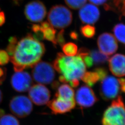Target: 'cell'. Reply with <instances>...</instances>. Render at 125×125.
Returning a JSON list of instances; mask_svg holds the SVG:
<instances>
[{
	"label": "cell",
	"mask_w": 125,
	"mask_h": 125,
	"mask_svg": "<svg viewBox=\"0 0 125 125\" xmlns=\"http://www.w3.org/2000/svg\"><path fill=\"white\" fill-rule=\"evenodd\" d=\"M45 45L28 33L18 41L13 54L10 57L15 72L32 68L45 54Z\"/></svg>",
	"instance_id": "cell-1"
},
{
	"label": "cell",
	"mask_w": 125,
	"mask_h": 125,
	"mask_svg": "<svg viewBox=\"0 0 125 125\" xmlns=\"http://www.w3.org/2000/svg\"><path fill=\"white\" fill-rule=\"evenodd\" d=\"M54 69L60 74L59 80L62 83H69L74 88L79 84L86 72V66L80 56L69 57L58 52L53 62Z\"/></svg>",
	"instance_id": "cell-2"
},
{
	"label": "cell",
	"mask_w": 125,
	"mask_h": 125,
	"mask_svg": "<svg viewBox=\"0 0 125 125\" xmlns=\"http://www.w3.org/2000/svg\"><path fill=\"white\" fill-rule=\"evenodd\" d=\"M103 125H125V105L121 96L112 102L103 115Z\"/></svg>",
	"instance_id": "cell-3"
},
{
	"label": "cell",
	"mask_w": 125,
	"mask_h": 125,
	"mask_svg": "<svg viewBox=\"0 0 125 125\" xmlns=\"http://www.w3.org/2000/svg\"><path fill=\"white\" fill-rule=\"evenodd\" d=\"M47 20L50 24L59 29H63L69 26L72 21V12L62 5L53 6L48 14Z\"/></svg>",
	"instance_id": "cell-4"
},
{
	"label": "cell",
	"mask_w": 125,
	"mask_h": 125,
	"mask_svg": "<svg viewBox=\"0 0 125 125\" xmlns=\"http://www.w3.org/2000/svg\"><path fill=\"white\" fill-rule=\"evenodd\" d=\"M32 68V76L36 82L42 84H49L53 82L55 72L50 63L39 61Z\"/></svg>",
	"instance_id": "cell-5"
},
{
	"label": "cell",
	"mask_w": 125,
	"mask_h": 125,
	"mask_svg": "<svg viewBox=\"0 0 125 125\" xmlns=\"http://www.w3.org/2000/svg\"><path fill=\"white\" fill-rule=\"evenodd\" d=\"M9 108L14 115L19 118H25L31 113L33 109L32 103L25 95H19L13 97L9 103Z\"/></svg>",
	"instance_id": "cell-6"
},
{
	"label": "cell",
	"mask_w": 125,
	"mask_h": 125,
	"mask_svg": "<svg viewBox=\"0 0 125 125\" xmlns=\"http://www.w3.org/2000/svg\"><path fill=\"white\" fill-rule=\"evenodd\" d=\"M120 84L119 79L114 76H107L101 81L100 95L105 101L116 98L119 93Z\"/></svg>",
	"instance_id": "cell-7"
},
{
	"label": "cell",
	"mask_w": 125,
	"mask_h": 125,
	"mask_svg": "<svg viewBox=\"0 0 125 125\" xmlns=\"http://www.w3.org/2000/svg\"><path fill=\"white\" fill-rule=\"evenodd\" d=\"M24 14L28 20L32 22H40L46 15V9L44 4L39 0L27 3L24 9Z\"/></svg>",
	"instance_id": "cell-8"
},
{
	"label": "cell",
	"mask_w": 125,
	"mask_h": 125,
	"mask_svg": "<svg viewBox=\"0 0 125 125\" xmlns=\"http://www.w3.org/2000/svg\"><path fill=\"white\" fill-rule=\"evenodd\" d=\"M75 102L81 108L91 107L98 99L93 90L88 85H82L76 91Z\"/></svg>",
	"instance_id": "cell-9"
},
{
	"label": "cell",
	"mask_w": 125,
	"mask_h": 125,
	"mask_svg": "<svg viewBox=\"0 0 125 125\" xmlns=\"http://www.w3.org/2000/svg\"><path fill=\"white\" fill-rule=\"evenodd\" d=\"M28 91L29 98L36 105L42 106L49 103L51 92L44 85L40 83L32 85Z\"/></svg>",
	"instance_id": "cell-10"
},
{
	"label": "cell",
	"mask_w": 125,
	"mask_h": 125,
	"mask_svg": "<svg viewBox=\"0 0 125 125\" xmlns=\"http://www.w3.org/2000/svg\"><path fill=\"white\" fill-rule=\"evenodd\" d=\"M10 83L15 91L18 92H25L31 87L32 79L27 72H16L12 76Z\"/></svg>",
	"instance_id": "cell-11"
},
{
	"label": "cell",
	"mask_w": 125,
	"mask_h": 125,
	"mask_svg": "<svg viewBox=\"0 0 125 125\" xmlns=\"http://www.w3.org/2000/svg\"><path fill=\"white\" fill-rule=\"evenodd\" d=\"M97 45L100 51L107 55H111L115 53L118 47L114 36L108 32L103 33L99 36Z\"/></svg>",
	"instance_id": "cell-12"
},
{
	"label": "cell",
	"mask_w": 125,
	"mask_h": 125,
	"mask_svg": "<svg viewBox=\"0 0 125 125\" xmlns=\"http://www.w3.org/2000/svg\"><path fill=\"white\" fill-rule=\"evenodd\" d=\"M80 9L79 17L82 23L93 25L98 21L100 13L98 8L95 5L87 4Z\"/></svg>",
	"instance_id": "cell-13"
},
{
	"label": "cell",
	"mask_w": 125,
	"mask_h": 125,
	"mask_svg": "<svg viewBox=\"0 0 125 125\" xmlns=\"http://www.w3.org/2000/svg\"><path fill=\"white\" fill-rule=\"evenodd\" d=\"M47 106L55 115L63 114L70 112L76 106L75 101H69L56 97L49 101Z\"/></svg>",
	"instance_id": "cell-14"
},
{
	"label": "cell",
	"mask_w": 125,
	"mask_h": 125,
	"mask_svg": "<svg viewBox=\"0 0 125 125\" xmlns=\"http://www.w3.org/2000/svg\"><path fill=\"white\" fill-rule=\"evenodd\" d=\"M108 64L114 75L118 77L125 76V55L116 54L108 60Z\"/></svg>",
	"instance_id": "cell-15"
},
{
	"label": "cell",
	"mask_w": 125,
	"mask_h": 125,
	"mask_svg": "<svg viewBox=\"0 0 125 125\" xmlns=\"http://www.w3.org/2000/svg\"><path fill=\"white\" fill-rule=\"evenodd\" d=\"M107 75V71L104 68L99 67L95 69L93 72H85L81 79L87 85L92 87Z\"/></svg>",
	"instance_id": "cell-16"
},
{
	"label": "cell",
	"mask_w": 125,
	"mask_h": 125,
	"mask_svg": "<svg viewBox=\"0 0 125 125\" xmlns=\"http://www.w3.org/2000/svg\"><path fill=\"white\" fill-rule=\"evenodd\" d=\"M57 89L56 97L69 101H75V92L71 85L66 83L59 85Z\"/></svg>",
	"instance_id": "cell-17"
},
{
	"label": "cell",
	"mask_w": 125,
	"mask_h": 125,
	"mask_svg": "<svg viewBox=\"0 0 125 125\" xmlns=\"http://www.w3.org/2000/svg\"><path fill=\"white\" fill-rule=\"evenodd\" d=\"M89 55L92 59L94 64H103L108 61V56L96 50L89 51Z\"/></svg>",
	"instance_id": "cell-18"
},
{
	"label": "cell",
	"mask_w": 125,
	"mask_h": 125,
	"mask_svg": "<svg viewBox=\"0 0 125 125\" xmlns=\"http://www.w3.org/2000/svg\"><path fill=\"white\" fill-rule=\"evenodd\" d=\"M41 29L43 31L44 39H45L46 40L51 42L54 46L57 45V42H56L57 31L53 27L50 25L49 27L44 28L41 27Z\"/></svg>",
	"instance_id": "cell-19"
},
{
	"label": "cell",
	"mask_w": 125,
	"mask_h": 125,
	"mask_svg": "<svg viewBox=\"0 0 125 125\" xmlns=\"http://www.w3.org/2000/svg\"><path fill=\"white\" fill-rule=\"evenodd\" d=\"M113 31L118 41L125 45V25L122 23L117 24L114 27Z\"/></svg>",
	"instance_id": "cell-20"
},
{
	"label": "cell",
	"mask_w": 125,
	"mask_h": 125,
	"mask_svg": "<svg viewBox=\"0 0 125 125\" xmlns=\"http://www.w3.org/2000/svg\"><path fill=\"white\" fill-rule=\"evenodd\" d=\"M89 50L86 48H81L79 50L77 54L79 55L84 62L86 66L90 68L94 64L92 59L89 55Z\"/></svg>",
	"instance_id": "cell-21"
},
{
	"label": "cell",
	"mask_w": 125,
	"mask_h": 125,
	"mask_svg": "<svg viewBox=\"0 0 125 125\" xmlns=\"http://www.w3.org/2000/svg\"><path fill=\"white\" fill-rule=\"evenodd\" d=\"M62 47L63 52L67 56H75L77 53V46L73 43H67L66 44H64Z\"/></svg>",
	"instance_id": "cell-22"
},
{
	"label": "cell",
	"mask_w": 125,
	"mask_h": 125,
	"mask_svg": "<svg viewBox=\"0 0 125 125\" xmlns=\"http://www.w3.org/2000/svg\"><path fill=\"white\" fill-rule=\"evenodd\" d=\"M0 125H20L16 117L8 114L0 117Z\"/></svg>",
	"instance_id": "cell-23"
},
{
	"label": "cell",
	"mask_w": 125,
	"mask_h": 125,
	"mask_svg": "<svg viewBox=\"0 0 125 125\" xmlns=\"http://www.w3.org/2000/svg\"><path fill=\"white\" fill-rule=\"evenodd\" d=\"M80 32L86 38H91L95 35V28L94 26L88 24L81 27Z\"/></svg>",
	"instance_id": "cell-24"
},
{
	"label": "cell",
	"mask_w": 125,
	"mask_h": 125,
	"mask_svg": "<svg viewBox=\"0 0 125 125\" xmlns=\"http://www.w3.org/2000/svg\"><path fill=\"white\" fill-rule=\"evenodd\" d=\"M64 1L70 8L76 10L80 9L85 5L87 0H64Z\"/></svg>",
	"instance_id": "cell-25"
},
{
	"label": "cell",
	"mask_w": 125,
	"mask_h": 125,
	"mask_svg": "<svg viewBox=\"0 0 125 125\" xmlns=\"http://www.w3.org/2000/svg\"><path fill=\"white\" fill-rule=\"evenodd\" d=\"M18 41V39L15 36H12L9 38V44L7 46L6 50L10 57L13 54Z\"/></svg>",
	"instance_id": "cell-26"
},
{
	"label": "cell",
	"mask_w": 125,
	"mask_h": 125,
	"mask_svg": "<svg viewBox=\"0 0 125 125\" xmlns=\"http://www.w3.org/2000/svg\"><path fill=\"white\" fill-rule=\"evenodd\" d=\"M10 56L7 51L4 50H0V65L3 66L9 62Z\"/></svg>",
	"instance_id": "cell-27"
},
{
	"label": "cell",
	"mask_w": 125,
	"mask_h": 125,
	"mask_svg": "<svg viewBox=\"0 0 125 125\" xmlns=\"http://www.w3.org/2000/svg\"><path fill=\"white\" fill-rule=\"evenodd\" d=\"M64 31L63 29H61L58 32V33L56 35V42L57 45L62 46V45L65 44V40L64 37Z\"/></svg>",
	"instance_id": "cell-28"
},
{
	"label": "cell",
	"mask_w": 125,
	"mask_h": 125,
	"mask_svg": "<svg viewBox=\"0 0 125 125\" xmlns=\"http://www.w3.org/2000/svg\"><path fill=\"white\" fill-rule=\"evenodd\" d=\"M7 76V69L5 68L0 67V85L4 82Z\"/></svg>",
	"instance_id": "cell-29"
},
{
	"label": "cell",
	"mask_w": 125,
	"mask_h": 125,
	"mask_svg": "<svg viewBox=\"0 0 125 125\" xmlns=\"http://www.w3.org/2000/svg\"><path fill=\"white\" fill-rule=\"evenodd\" d=\"M89 1L96 5H105L106 6V3L108 0H89Z\"/></svg>",
	"instance_id": "cell-30"
},
{
	"label": "cell",
	"mask_w": 125,
	"mask_h": 125,
	"mask_svg": "<svg viewBox=\"0 0 125 125\" xmlns=\"http://www.w3.org/2000/svg\"><path fill=\"white\" fill-rule=\"evenodd\" d=\"M119 8L121 9V12L123 16H125V0H121Z\"/></svg>",
	"instance_id": "cell-31"
},
{
	"label": "cell",
	"mask_w": 125,
	"mask_h": 125,
	"mask_svg": "<svg viewBox=\"0 0 125 125\" xmlns=\"http://www.w3.org/2000/svg\"><path fill=\"white\" fill-rule=\"evenodd\" d=\"M120 84V89L125 94V79L120 78L119 79Z\"/></svg>",
	"instance_id": "cell-32"
},
{
	"label": "cell",
	"mask_w": 125,
	"mask_h": 125,
	"mask_svg": "<svg viewBox=\"0 0 125 125\" xmlns=\"http://www.w3.org/2000/svg\"><path fill=\"white\" fill-rule=\"evenodd\" d=\"M6 21L5 15L3 12H0V27L3 25Z\"/></svg>",
	"instance_id": "cell-33"
},
{
	"label": "cell",
	"mask_w": 125,
	"mask_h": 125,
	"mask_svg": "<svg viewBox=\"0 0 125 125\" xmlns=\"http://www.w3.org/2000/svg\"><path fill=\"white\" fill-rule=\"evenodd\" d=\"M70 36L74 40H77L78 38V34L76 31H71L70 33Z\"/></svg>",
	"instance_id": "cell-34"
},
{
	"label": "cell",
	"mask_w": 125,
	"mask_h": 125,
	"mask_svg": "<svg viewBox=\"0 0 125 125\" xmlns=\"http://www.w3.org/2000/svg\"><path fill=\"white\" fill-rule=\"evenodd\" d=\"M113 0L114 4L116 6V7L119 8V5L120 4L121 0Z\"/></svg>",
	"instance_id": "cell-35"
},
{
	"label": "cell",
	"mask_w": 125,
	"mask_h": 125,
	"mask_svg": "<svg viewBox=\"0 0 125 125\" xmlns=\"http://www.w3.org/2000/svg\"><path fill=\"white\" fill-rule=\"evenodd\" d=\"M5 111L4 110H3L2 109L0 108V117L3 116V115H4Z\"/></svg>",
	"instance_id": "cell-36"
},
{
	"label": "cell",
	"mask_w": 125,
	"mask_h": 125,
	"mask_svg": "<svg viewBox=\"0 0 125 125\" xmlns=\"http://www.w3.org/2000/svg\"><path fill=\"white\" fill-rule=\"evenodd\" d=\"M2 99H3V94H2L1 91L0 89V104L2 101Z\"/></svg>",
	"instance_id": "cell-37"
},
{
	"label": "cell",
	"mask_w": 125,
	"mask_h": 125,
	"mask_svg": "<svg viewBox=\"0 0 125 125\" xmlns=\"http://www.w3.org/2000/svg\"><path fill=\"white\" fill-rule=\"evenodd\" d=\"M13 1H14V2H18V1H21V0H13Z\"/></svg>",
	"instance_id": "cell-38"
}]
</instances>
